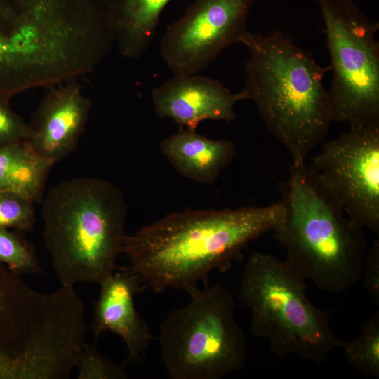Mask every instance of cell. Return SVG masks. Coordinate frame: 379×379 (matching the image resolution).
<instances>
[{
	"label": "cell",
	"instance_id": "obj_22",
	"mask_svg": "<svg viewBox=\"0 0 379 379\" xmlns=\"http://www.w3.org/2000/svg\"><path fill=\"white\" fill-rule=\"evenodd\" d=\"M366 292L373 302L379 305V239L367 248L363 261L361 276Z\"/></svg>",
	"mask_w": 379,
	"mask_h": 379
},
{
	"label": "cell",
	"instance_id": "obj_1",
	"mask_svg": "<svg viewBox=\"0 0 379 379\" xmlns=\"http://www.w3.org/2000/svg\"><path fill=\"white\" fill-rule=\"evenodd\" d=\"M284 216L280 201L261 207L172 213L126 236V268L143 289L173 288L190 295L213 270H229L249 242L273 231Z\"/></svg>",
	"mask_w": 379,
	"mask_h": 379
},
{
	"label": "cell",
	"instance_id": "obj_18",
	"mask_svg": "<svg viewBox=\"0 0 379 379\" xmlns=\"http://www.w3.org/2000/svg\"><path fill=\"white\" fill-rule=\"evenodd\" d=\"M0 263L18 274L42 271L29 244L19 234L1 226Z\"/></svg>",
	"mask_w": 379,
	"mask_h": 379
},
{
	"label": "cell",
	"instance_id": "obj_20",
	"mask_svg": "<svg viewBox=\"0 0 379 379\" xmlns=\"http://www.w3.org/2000/svg\"><path fill=\"white\" fill-rule=\"evenodd\" d=\"M34 204L18 194L0 192V226L18 231L31 230L36 222Z\"/></svg>",
	"mask_w": 379,
	"mask_h": 379
},
{
	"label": "cell",
	"instance_id": "obj_12",
	"mask_svg": "<svg viewBox=\"0 0 379 379\" xmlns=\"http://www.w3.org/2000/svg\"><path fill=\"white\" fill-rule=\"evenodd\" d=\"M152 99L158 117L196 131L205 120H234L236 103L247 96L243 90L232 93L220 81L194 74L175 75L152 90Z\"/></svg>",
	"mask_w": 379,
	"mask_h": 379
},
{
	"label": "cell",
	"instance_id": "obj_14",
	"mask_svg": "<svg viewBox=\"0 0 379 379\" xmlns=\"http://www.w3.org/2000/svg\"><path fill=\"white\" fill-rule=\"evenodd\" d=\"M160 149L182 176L200 184H213L236 154L229 140H215L180 126L160 143Z\"/></svg>",
	"mask_w": 379,
	"mask_h": 379
},
{
	"label": "cell",
	"instance_id": "obj_23",
	"mask_svg": "<svg viewBox=\"0 0 379 379\" xmlns=\"http://www.w3.org/2000/svg\"><path fill=\"white\" fill-rule=\"evenodd\" d=\"M29 136L28 123L10 108L8 101L0 100V144Z\"/></svg>",
	"mask_w": 379,
	"mask_h": 379
},
{
	"label": "cell",
	"instance_id": "obj_3",
	"mask_svg": "<svg viewBox=\"0 0 379 379\" xmlns=\"http://www.w3.org/2000/svg\"><path fill=\"white\" fill-rule=\"evenodd\" d=\"M280 191L285 216L272 232L286 251V261L325 292L354 286L368 248L364 229L350 220L305 161H292Z\"/></svg>",
	"mask_w": 379,
	"mask_h": 379
},
{
	"label": "cell",
	"instance_id": "obj_8",
	"mask_svg": "<svg viewBox=\"0 0 379 379\" xmlns=\"http://www.w3.org/2000/svg\"><path fill=\"white\" fill-rule=\"evenodd\" d=\"M333 79L327 90L333 121L350 128L379 126L378 24L354 0H317Z\"/></svg>",
	"mask_w": 379,
	"mask_h": 379
},
{
	"label": "cell",
	"instance_id": "obj_13",
	"mask_svg": "<svg viewBox=\"0 0 379 379\" xmlns=\"http://www.w3.org/2000/svg\"><path fill=\"white\" fill-rule=\"evenodd\" d=\"M100 285L93 319L87 329L95 340L105 331L118 335L128 350L126 362L142 361L153 336L135 305V297L144 290L138 277L123 267L115 270Z\"/></svg>",
	"mask_w": 379,
	"mask_h": 379
},
{
	"label": "cell",
	"instance_id": "obj_6",
	"mask_svg": "<svg viewBox=\"0 0 379 379\" xmlns=\"http://www.w3.org/2000/svg\"><path fill=\"white\" fill-rule=\"evenodd\" d=\"M306 281L286 260L255 251L243 269L239 300L251 312V333L266 339L272 352L319 365L343 340L330 324L331 310L308 298Z\"/></svg>",
	"mask_w": 379,
	"mask_h": 379
},
{
	"label": "cell",
	"instance_id": "obj_19",
	"mask_svg": "<svg viewBox=\"0 0 379 379\" xmlns=\"http://www.w3.org/2000/svg\"><path fill=\"white\" fill-rule=\"evenodd\" d=\"M78 379H126L124 365H119L100 353L94 343L84 345L76 364Z\"/></svg>",
	"mask_w": 379,
	"mask_h": 379
},
{
	"label": "cell",
	"instance_id": "obj_17",
	"mask_svg": "<svg viewBox=\"0 0 379 379\" xmlns=\"http://www.w3.org/2000/svg\"><path fill=\"white\" fill-rule=\"evenodd\" d=\"M350 365L364 376L379 377V312L366 319L354 340L340 347Z\"/></svg>",
	"mask_w": 379,
	"mask_h": 379
},
{
	"label": "cell",
	"instance_id": "obj_5",
	"mask_svg": "<svg viewBox=\"0 0 379 379\" xmlns=\"http://www.w3.org/2000/svg\"><path fill=\"white\" fill-rule=\"evenodd\" d=\"M70 290L36 291L0 263V379H55L77 342Z\"/></svg>",
	"mask_w": 379,
	"mask_h": 379
},
{
	"label": "cell",
	"instance_id": "obj_16",
	"mask_svg": "<svg viewBox=\"0 0 379 379\" xmlns=\"http://www.w3.org/2000/svg\"><path fill=\"white\" fill-rule=\"evenodd\" d=\"M53 163L37 154L26 140L0 144V192L41 202Z\"/></svg>",
	"mask_w": 379,
	"mask_h": 379
},
{
	"label": "cell",
	"instance_id": "obj_9",
	"mask_svg": "<svg viewBox=\"0 0 379 379\" xmlns=\"http://www.w3.org/2000/svg\"><path fill=\"white\" fill-rule=\"evenodd\" d=\"M310 167L350 220L379 234V126L350 128Z\"/></svg>",
	"mask_w": 379,
	"mask_h": 379
},
{
	"label": "cell",
	"instance_id": "obj_2",
	"mask_svg": "<svg viewBox=\"0 0 379 379\" xmlns=\"http://www.w3.org/2000/svg\"><path fill=\"white\" fill-rule=\"evenodd\" d=\"M239 43L249 53L243 91L268 131L293 162L305 161L325 138L333 121L323 84L329 69L280 30L268 35L246 30Z\"/></svg>",
	"mask_w": 379,
	"mask_h": 379
},
{
	"label": "cell",
	"instance_id": "obj_11",
	"mask_svg": "<svg viewBox=\"0 0 379 379\" xmlns=\"http://www.w3.org/2000/svg\"><path fill=\"white\" fill-rule=\"evenodd\" d=\"M76 81L51 86L28 123L26 140L53 164L74 151L89 117L91 102Z\"/></svg>",
	"mask_w": 379,
	"mask_h": 379
},
{
	"label": "cell",
	"instance_id": "obj_4",
	"mask_svg": "<svg viewBox=\"0 0 379 379\" xmlns=\"http://www.w3.org/2000/svg\"><path fill=\"white\" fill-rule=\"evenodd\" d=\"M41 203L44 244L61 286L100 284L116 270L128 210L119 187L76 177L52 187Z\"/></svg>",
	"mask_w": 379,
	"mask_h": 379
},
{
	"label": "cell",
	"instance_id": "obj_15",
	"mask_svg": "<svg viewBox=\"0 0 379 379\" xmlns=\"http://www.w3.org/2000/svg\"><path fill=\"white\" fill-rule=\"evenodd\" d=\"M170 1L105 0L114 43L121 55L137 59L145 53Z\"/></svg>",
	"mask_w": 379,
	"mask_h": 379
},
{
	"label": "cell",
	"instance_id": "obj_10",
	"mask_svg": "<svg viewBox=\"0 0 379 379\" xmlns=\"http://www.w3.org/2000/svg\"><path fill=\"white\" fill-rule=\"evenodd\" d=\"M255 0H196L171 24L160 55L175 74H194L227 46L239 43Z\"/></svg>",
	"mask_w": 379,
	"mask_h": 379
},
{
	"label": "cell",
	"instance_id": "obj_21",
	"mask_svg": "<svg viewBox=\"0 0 379 379\" xmlns=\"http://www.w3.org/2000/svg\"><path fill=\"white\" fill-rule=\"evenodd\" d=\"M22 67L10 41L0 32V100L9 101L21 86Z\"/></svg>",
	"mask_w": 379,
	"mask_h": 379
},
{
	"label": "cell",
	"instance_id": "obj_7",
	"mask_svg": "<svg viewBox=\"0 0 379 379\" xmlns=\"http://www.w3.org/2000/svg\"><path fill=\"white\" fill-rule=\"evenodd\" d=\"M160 326V356L171 379H222L244 368L247 344L237 305L220 284L190 294Z\"/></svg>",
	"mask_w": 379,
	"mask_h": 379
}]
</instances>
